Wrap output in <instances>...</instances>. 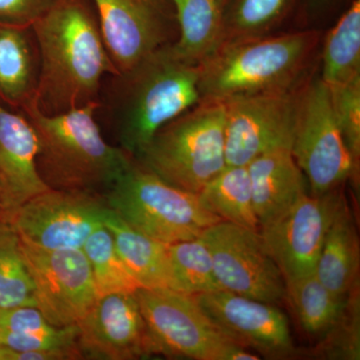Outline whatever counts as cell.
<instances>
[{
    "mask_svg": "<svg viewBox=\"0 0 360 360\" xmlns=\"http://www.w3.org/2000/svg\"><path fill=\"white\" fill-rule=\"evenodd\" d=\"M82 250L91 267L98 297L139 290V283L118 255L115 239L105 225L101 224L91 232Z\"/></svg>",
    "mask_w": 360,
    "mask_h": 360,
    "instance_id": "4316f807",
    "label": "cell"
},
{
    "mask_svg": "<svg viewBox=\"0 0 360 360\" xmlns=\"http://www.w3.org/2000/svg\"><path fill=\"white\" fill-rule=\"evenodd\" d=\"M99 101L58 115H45L34 103L22 108L39 139L37 168L52 189L94 194L106 191L132 156L105 141L97 124Z\"/></svg>",
    "mask_w": 360,
    "mask_h": 360,
    "instance_id": "7a4b0ae2",
    "label": "cell"
},
{
    "mask_svg": "<svg viewBox=\"0 0 360 360\" xmlns=\"http://www.w3.org/2000/svg\"><path fill=\"white\" fill-rule=\"evenodd\" d=\"M360 77V1L354 0L326 37L321 79L328 85Z\"/></svg>",
    "mask_w": 360,
    "mask_h": 360,
    "instance_id": "d4e9b609",
    "label": "cell"
},
{
    "mask_svg": "<svg viewBox=\"0 0 360 360\" xmlns=\"http://www.w3.org/2000/svg\"><path fill=\"white\" fill-rule=\"evenodd\" d=\"M0 212H2V214L6 217L7 222H8V214H7V206H6V191H4V184H2V180L0 179Z\"/></svg>",
    "mask_w": 360,
    "mask_h": 360,
    "instance_id": "836d02e7",
    "label": "cell"
},
{
    "mask_svg": "<svg viewBox=\"0 0 360 360\" xmlns=\"http://www.w3.org/2000/svg\"><path fill=\"white\" fill-rule=\"evenodd\" d=\"M91 1L118 75L175 42L172 34L176 18L170 0Z\"/></svg>",
    "mask_w": 360,
    "mask_h": 360,
    "instance_id": "7c38bea8",
    "label": "cell"
},
{
    "mask_svg": "<svg viewBox=\"0 0 360 360\" xmlns=\"http://www.w3.org/2000/svg\"><path fill=\"white\" fill-rule=\"evenodd\" d=\"M359 241L345 200L326 232L314 274L333 295L347 297L359 283Z\"/></svg>",
    "mask_w": 360,
    "mask_h": 360,
    "instance_id": "7402d4cb",
    "label": "cell"
},
{
    "mask_svg": "<svg viewBox=\"0 0 360 360\" xmlns=\"http://www.w3.org/2000/svg\"><path fill=\"white\" fill-rule=\"evenodd\" d=\"M37 153L39 139L32 122L0 101V179L8 219L18 206L49 188L40 176Z\"/></svg>",
    "mask_w": 360,
    "mask_h": 360,
    "instance_id": "e0dca14e",
    "label": "cell"
},
{
    "mask_svg": "<svg viewBox=\"0 0 360 360\" xmlns=\"http://www.w3.org/2000/svg\"><path fill=\"white\" fill-rule=\"evenodd\" d=\"M20 307H37L34 283L20 239L6 224L0 227V309Z\"/></svg>",
    "mask_w": 360,
    "mask_h": 360,
    "instance_id": "83f0119b",
    "label": "cell"
},
{
    "mask_svg": "<svg viewBox=\"0 0 360 360\" xmlns=\"http://www.w3.org/2000/svg\"><path fill=\"white\" fill-rule=\"evenodd\" d=\"M103 200L135 231L167 245L200 238L221 221L201 205L198 194L172 186L134 158Z\"/></svg>",
    "mask_w": 360,
    "mask_h": 360,
    "instance_id": "8992f818",
    "label": "cell"
},
{
    "mask_svg": "<svg viewBox=\"0 0 360 360\" xmlns=\"http://www.w3.org/2000/svg\"><path fill=\"white\" fill-rule=\"evenodd\" d=\"M291 153L314 195L335 191L345 180H359V167L348 150L321 78L307 80L297 90Z\"/></svg>",
    "mask_w": 360,
    "mask_h": 360,
    "instance_id": "52a82bcc",
    "label": "cell"
},
{
    "mask_svg": "<svg viewBox=\"0 0 360 360\" xmlns=\"http://www.w3.org/2000/svg\"><path fill=\"white\" fill-rule=\"evenodd\" d=\"M328 86L336 122L350 155L357 167H359L360 77L347 84Z\"/></svg>",
    "mask_w": 360,
    "mask_h": 360,
    "instance_id": "1f68e13d",
    "label": "cell"
},
{
    "mask_svg": "<svg viewBox=\"0 0 360 360\" xmlns=\"http://www.w3.org/2000/svg\"><path fill=\"white\" fill-rule=\"evenodd\" d=\"M295 0H229L224 42L266 35L290 11Z\"/></svg>",
    "mask_w": 360,
    "mask_h": 360,
    "instance_id": "f546056e",
    "label": "cell"
},
{
    "mask_svg": "<svg viewBox=\"0 0 360 360\" xmlns=\"http://www.w3.org/2000/svg\"><path fill=\"white\" fill-rule=\"evenodd\" d=\"M77 328L84 359L132 360L160 354L134 293L101 296Z\"/></svg>",
    "mask_w": 360,
    "mask_h": 360,
    "instance_id": "2e32d148",
    "label": "cell"
},
{
    "mask_svg": "<svg viewBox=\"0 0 360 360\" xmlns=\"http://www.w3.org/2000/svg\"><path fill=\"white\" fill-rule=\"evenodd\" d=\"M115 77L120 148L132 158L161 127L201 101L200 66L180 58L174 44Z\"/></svg>",
    "mask_w": 360,
    "mask_h": 360,
    "instance_id": "277c9868",
    "label": "cell"
},
{
    "mask_svg": "<svg viewBox=\"0 0 360 360\" xmlns=\"http://www.w3.org/2000/svg\"><path fill=\"white\" fill-rule=\"evenodd\" d=\"M319 41V32L302 30L224 42L198 65L201 101L295 91Z\"/></svg>",
    "mask_w": 360,
    "mask_h": 360,
    "instance_id": "3957f363",
    "label": "cell"
},
{
    "mask_svg": "<svg viewBox=\"0 0 360 360\" xmlns=\"http://www.w3.org/2000/svg\"><path fill=\"white\" fill-rule=\"evenodd\" d=\"M359 283L349 291L340 319L319 345V354L330 359H360Z\"/></svg>",
    "mask_w": 360,
    "mask_h": 360,
    "instance_id": "4dcf8cb0",
    "label": "cell"
},
{
    "mask_svg": "<svg viewBox=\"0 0 360 360\" xmlns=\"http://www.w3.org/2000/svg\"><path fill=\"white\" fill-rule=\"evenodd\" d=\"M200 238L222 290L276 305L286 300L285 279L259 231L221 220Z\"/></svg>",
    "mask_w": 360,
    "mask_h": 360,
    "instance_id": "9c48e42d",
    "label": "cell"
},
{
    "mask_svg": "<svg viewBox=\"0 0 360 360\" xmlns=\"http://www.w3.org/2000/svg\"><path fill=\"white\" fill-rule=\"evenodd\" d=\"M39 51L34 103L58 115L98 101L106 75H118L96 13L86 0H58L32 25Z\"/></svg>",
    "mask_w": 360,
    "mask_h": 360,
    "instance_id": "6da1fadb",
    "label": "cell"
},
{
    "mask_svg": "<svg viewBox=\"0 0 360 360\" xmlns=\"http://www.w3.org/2000/svg\"><path fill=\"white\" fill-rule=\"evenodd\" d=\"M179 37L175 52L187 63L200 65L224 42L229 0H170Z\"/></svg>",
    "mask_w": 360,
    "mask_h": 360,
    "instance_id": "44dd1931",
    "label": "cell"
},
{
    "mask_svg": "<svg viewBox=\"0 0 360 360\" xmlns=\"http://www.w3.org/2000/svg\"><path fill=\"white\" fill-rule=\"evenodd\" d=\"M168 252L174 290L191 295L222 290L212 255L200 236L168 245Z\"/></svg>",
    "mask_w": 360,
    "mask_h": 360,
    "instance_id": "f1b7e54d",
    "label": "cell"
},
{
    "mask_svg": "<svg viewBox=\"0 0 360 360\" xmlns=\"http://www.w3.org/2000/svg\"><path fill=\"white\" fill-rule=\"evenodd\" d=\"M297 90L238 96L224 101L226 165L246 167L267 151L291 149Z\"/></svg>",
    "mask_w": 360,
    "mask_h": 360,
    "instance_id": "4fadbf2b",
    "label": "cell"
},
{
    "mask_svg": "<svg viewBox=\"0 0 360 360\" xmlns=\"http://www.w3.org/2000/svg\"><path fill=\"white\" fill-rule=\"evenodd\" d=\"M224 124V103L200 101L161 127L134 158L172 186L200 193L226 165Z\"/></svg>",
    "mask_w": 360,
    "mask_h": 360,
    "instance_id": "5b68a950",
    "label": "cell"
},
{
    "mask_svg": "<svg viewBox=\"0 0 360 360\" xmlns=\"http://www.w3.org/2000/svg\"><path fill=\"white\" fill-rule=\"evenodd\" d=\"M290 300L303 329L309 335L323 336L340 319L347 297L336 296L314 274L285 281Z\"/></svg>",
    "mask_w": 360,
    "mask_h": 360,
    "instance_id": "484cf974",
    "label": "cell"
},
{
    "mask_svg": "<svg viewBox=\"0 0 360 360\" xmlns=\"http://www.w3.org/2000/svg\"><path fill=\"white\" fill-rule=\"evenodd\" d=\"M34 283L37 307L52 326H77L98 300L82 248L44 250L20 240Z\"/></svg>",
    "mask_w": 360,
    "mask_h": 360,
    "instance_id": "8fae6325",
    "label": "cell"
},
{
    "mask_svg": "<svg viewBox=\"0 0 360 360\" xmlns=\"http://www.w3.org/2000/svg\"><path fill=\"white\" fill-rule=\"evenodd\" d=\"M246 167L260 227L276 219L307 193L309 184L290 148L267 151Z\"/></svg>",
    "mask_w": 360,
    "mask_h": 360,
    "instance_id": "ac0fdd59",
    "label": "cell"
},
{
    "mask_svg": "<svg viewBox=\"0 0 360 360\" xmlns=\"http://www.w3.org/2000/svg\"><path fill=\"white\" fill-rule=\"evenodd\" d=\"M58 0H0V23L32 27Z\"/></svg>",
    "mask_w": 360,
    "mask_h": 360,
    "instance_id": "d6a6232c",
    "label": "cell"
},
{
    "mask_svg": "<svg viewBox=\"0 0 360 360\" xmlns=\"http://www.w3.org/2000/svg\"><path fill=\"white\" fill-rule=\"evenodd\" d=\"M6 224H8V222H7L6 217H4V215L2 214V212H0V227H1L2 225Z\"/></svg>",
    "mask_w": 360,
    "mask_h": 360,
    "instance_id": "e575fe53",
    "label": "cell"
},
{
    "mask_svg": "<svg viewBox=\"0 0 360 360\" xmlns=\"http://www.w3.org/2000/svg\"><path fill=\"white\" fill-rule=\"evenodd\" d=\"M103 221L112 234L118 255L139 288L174 290L167 243L135 231L108 206Z\"/></svg>",
    "mask_w": 360,
    "mask_h": 360,
    "instance_id": "d6986e66",
    "label": "cell"
},
{
    "mask_svg": "<svg viewBox=\"0 0 360 360\" xmlns=\"http://www.w3.org/2000/svg\"><path fill=\"white\" fill-rule=\"evenodd\" d=\"M134 295L160 354L224 359L234 341L208 319L193 295L170 288H143Z\"/></svg>",
    "mask_w": 360,
    "mask_h": 360,
    "instance_id": "ba28073f",
    "label": "cell"
},
{
    "mask_svg": "<svg viewBox=\"0 0 360 360\" xmlns=\"http://www.w3.org/2000/svg\"><path fill=\"white\" fill-rule=\"evenodd\" d=\"M203 207L222 221L259 231L248 167L225 165L198 193Z\"/></svg>",
    "mask_w": 360,
    "mask_h": 360,
    "instance_id": "cb8c5ba5",
    "label": "cell"
},
{
    "mask_svg": "<svg viewBox=\"0 0 360 360\" xmlns=\"http://www.w3.org/2000/svg\"><path fill=\"white\" fill-rule=\"evenodd\" d=\"M105 210L101 196L49 188L18 206L8 224L26 245L49 250L82 248L103 224Z\"/></svg>",
    "mask_w": 360,
    "mask_h": 360,
    "instance_id": "30bf717a",
    "label": "cell"
},
{
    "mask_svg": "<svg viewBox=\"0 0 360 360\" xmlns=\"http://www.w3.org/2000/svg\"><path fill=\"white\" fill-rule=\"evenodd\" d=\"M32 27L0 23V97L22 110L34 101L39 51Z\"/></svg>",
    "mask_w": 360,
    "mask_h": 360,
    "instance_id": "603a6c76",
    "label": "cell"
},
{
    "mask_svg": "<svg viewBox=\"0 0 360 360\" xmlns=\"http://www.w3.org/2000/svg\"><path fill=\"white\" fill-rule=\"evenodd\" d=\"M343 198L335 191L305 193L259 229L285 281L314 274L326 232Z\"/></svg>",
    "mask_w": 360,
    "mask_h": 360,
    "instance_id": "5bb4252c",
    "label": "cell"
},
{
    "mask_svg": "<svg viewBox=\"0 0 360 360\" xmlns=\"http://www.w3.org/2000/svg\"><path fill=\"white\" fill-rule=\"evenodd\" d=\"M77 326L58 328L37 307L0 309V347L16 352H58L82 359Z\"/></svg>",
    "mask_w": 360,
    "mask_h": 360,
    "instance_id": "ffe728a7",
    "label": "cell"
},
{
    "mask_svg": "<svg viewBox=\"0 0 360 360\" xmlns=\"http://www.w3.org/2000/svg\"><path fill=\"white\" fill-rule=\"evenodd\" d=\"M193 296L208 319L234 342L267 359L295 355L290 322L276 304L225 290Z\"/></svg>",
    "mask_w": 360,
    "mask_h": 360,
    "instance_id": "9a60e30c",
    "label": "cell"
}]
</instances>
